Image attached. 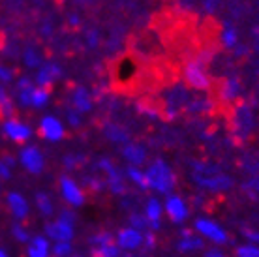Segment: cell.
<instances>
[{"instance_id":"cell-1","label":"cell","mask_w":259,"mask_h":257,"mask_svg":"<svg viewBox=\"0 0 259 257\" xmlns=\"http://www.w3.org/2000/svg\"><path fill=\"white\" fill-rule=\"evenodd\" d=\"M145 175H147L149 190H154V192L163 193V195L171 193V190H173L177 184V177H175V173H173V169L169 167L162 158H156L149 167H147Z\"/></svg>"},{"instance_id":"cell-2","label":"cell","mask_w":259,"mask_h":257,"mask_svg":"<svg viewBox=\"0 0 259 257\" xmlns=\"http://www.w3.org/2000/svg\"><path fill=\"white\" fill-rule=\"evenodd\" d=\"M182 75H184V83H186L188 89L197 90V92H207V90H210L212 79H210V73L207 71V64L199 62L197 58H192V60H188L184 64Z\"/></svg>"},{"instance_id":"cell-3","label":"cell","mask_w":259,"mask_h":257,"mask_svg":"<svg viewBox=\"0 0 259 257\" xmlns=\"http://www.w3.org/2000/svg\"><path fill=\"white\" fill-rule=\"evenodd\" d=\"M255 128V116L250 103H239L233 113V135L237 141H246Z\"/></svg>"},{"instance_id":"cell-4","label":"cell","mask_w":259,"mask_h":257,"mask_svg":"<svg viewBox=\"0 0 259 257\" xmlns=\"http://www.w3.org/2000/svg\"><path fill=\"white\" fill-rule=\"evenodd\" d=\"M0 132L6 137L8 141L17 143V145H25L32 139V128L26 122H23L17 116H8V118H2V124H0Z\"/></svg>"},{"instance_id":"cell-5","label":"cell","mask_w":259,"mask_h":257,"mask_svg":"<svg viewBox=\"0 0 259 257\" xmlns=\"http://www.w3.org/2000/svg\"><path fill=\"white\" fill-rule=\"evenodd\" d=\"M17 163L25 169L26 173L30 175H39L46 169V156L39 150L36 145H23L19 148V154H17Z\"/></svg>"},{"instance_id":"cell-6","label":"cell","mask_w":259,"mask_h":257,"mask_svg":"<svg viewBox=\"0 0 259 257\" xmlns=\"http://www.w3.org/2000/svg\"><path fill=\"white\" fill-rule=\"evenodd\" d=\"M194 229L197 235H201L205 240H210V242L216 246H222V244H227V242H229V235H227V231L220 224H216L214 220L197 218L194 224Z\"/></svg>"},{"instance_id":"cell-7","label":"cell","mask_w":259,"mask_h":257,"mask_svg":"<svg viewBox=\"0 0 259 257\" xmlns=\"http://www.w3.org/2000/svg\"><path fill=\"white\" fill-rule=\"evenodd\" d=\"M190 100L188 87L186 84H173L169 87V90L165 92V116L167 118H177L179 111H182L186 107V103Z\"/></svg>"},{"instance_id":"cell-8","label":"cell","mask_w":259,"mask_h":257,"mask_svg":"<svg viewBox=\"0 0 259 257\" xmlns=\"http://www.w3.org/2000/svg\"><path fill=\"white\" fill-rule=\"evenodd\" d=\"M98 169L107 177V186L115 195H126L128 188H126V182H124L122 173L117 169V165L109 160V158H100L98 160Z\"/></svg>"},{"instance_id":"cell-9","label":"cell","mask_w":259,"mask_h":257,"mask_svg":"<svg viewBox=\"0 0 259 257\" xmlns=\"http://www.w3.org/2000/svg\"><path fill=\"white\" fill-rule=\"evenodd\" d=\"M38 132L41 135V139L47 143H59L64 139L66 135L64 124L60 122V118H57V116L53 115H46L39 120Z\"/></svg>"},{"instance_id":"cell-10","label":"cell","mask_w":259,"mask_h":257,"mask_svg":"<svg viewBox=\"0 0 259 257\" xmlns=\"http://www.w3.org/2000/svg\"><path fill=\"white\" fill-rule=\"evenodd\" d=\"M6 208L8 212L13 216V220H17V222H25L28 218V214H30L28 199L21 192H15V190L6 193Z\"/></svg>"},{"instance_id":"cell-11","label":"cell","mask_w":259,"mask_h":257,"mask_svg":"<svg viewBox=\"0 0 259 257\" xmlns=\"http://www.w3.org/2000/svg\"><path fill=\"white\" fill-rule=\"evenodd\" d=\"M60 195H62V199L71 206H81L84 203V190L79 186L75 180L64 175V177H60Z\"/></svg>"},{"instance_id":"cell-12","label":"cell","mask_w":259,"mask_h":257,"mask_svg":"<svg viewBox=\"0 0 259 257\" xmlns=\"http://www.w3.org/2000/svg\"><path fill=\"white\" fill-rule=\"evenodd\" d=\"M163 212L167 214V218L173 224H182L184 220L188 218L190 208L181 195H171V193H167L165 203H163Z\"/></svg>"},{"instance_id":"cell-13","label":"cell","mask_w":259,"mask_h":257,"mask_svg":"<svg viewBox=\"0 0 259 257\" xmlns=\"http://www.w3.org/2000/svg\"><path fill=\"white\" fill-rule=\"evenodd\" d=\"M115 242H117V246L120 250H126V251L139 250V248H143V231H139V229L130 225V227L120 229L117 233Z\"/></svg>"},{"instance_id":"cell-14","label":"cell","mask_w":259,"mask_h":257,"mask_svg":"<svg viewBox=\"0 0 259 257\" xmlns=\"http://www.w3.org/2000/svg\"><path fill=\"white\" fill-rule=\"evenodd\" d=\"M60 77H62V68H60L57 62L47 60V62H44V64L36 70L34 83L39 84V87H51V84L57 83Z\"/></svg>"},{"instance_id":"cell-15","label":"cell","mask_w":259,"mask_h":257,"mask_svg":"<svg viewBox=\"0 0 259 257\" xmlns=\"http://www.w3.org/2000/svg\"><path fill=\"white\" fill-rule=\"evenodd\" d=\"M195 184L199 188H203L205 192H227V190H231V186H233V179L220 171V173L212 175V177L199 179Z\"/></svg>"},{"instance_id":"cell-16","label":"cell","mask_w":259,"mask_h":257,"mask_svg":"<svg viewBox=\"0 0 259 257\" xmlns=\"http://www.w3.org/2000/svg\"><path fill=\"white\" fill-rule=\"evenodd\" d=\"M71 107H75V109L83 115V113H91L92 111V105H94V98H92V92L87 87L83 84H77L75 89L71 90Z\"/></svg>"},{"instance_id":"cell-17","label":"cell","mask_w":259,"mask_h":257,"mask_svg":"<svg viewBox=\"0 0 259 257\" xmlns=\"http://www.w3.org/2000/svg\"><path fill=\"white\" fill-rule=\"evenodd\" d=\"M46 235L57 242V240H71L75 231H73V224H68V222L59 218L46 225Z\"/></svg>"},{"instance_id":"cell-18","label":"cell","mask_w":259,"mask_h":257,"mask_svg":"<svg viewBox=\"0 0 259 257\" xmlns=\"http://www.w3.org/2000/svg\"><path fill=\"white\" fill-rule=\"evenodd\" d=\"M122 158L128 161L130 165L141 167L143 163L147 161V158H149V152H147V148L143 147V145H139V143L128 141L126 145H122Z\"/></svg>"},{"instance_id":"cell-19","label":"cell","mask_w":259,"mask_h":257,"mask_svg":"<svg viewBox=\"0 0 259 257\" xmlns=\"http://www.w3.org/2000/svg\"><path fill=\"white\" fill-rule=\"evenodd\" d=\"M51 238L47 235H34L26 242V253L28 257H47L51 253Z\"/></svg>"},{"instance_id":"cell-20","label":"cell","mask_w":259,"mask_h":257,"mask_svg":"<svg viewBox=\"0 0 259 257\" xmlns=\"http://www.w3.org/2000/svg\"><path fill=\"white\" fill-rule=\"evenodd\" d=\"M184 109H186V113H188V115H194V116L210 115V113L216 109V103H214L212 98L197 96V98H190Z\"/></svg>"},{"instance_id":"cell-21","label":"cell","mask_w":259,"mask_h":257,"mask_svg":"<svg viewBox=\"0 0 259 257\" xmlns=\"http://www.w3.org/2000/svg\"><path fill=\"white\" fill-rule=\"evenodd\" d=\"M145 216L149 220L150 231H158L162 227V216H163V205L156 197H150L145 205Z\"/></svg>"},{"instance_id":"cell-22","label":"cell","mask_w":259,"mask_h":257,"mask_svg":"<svg viewBox=\"0 0 259 257\" xmlns=\"http://www.w3.org/2000/svg\"><path fill=\"white\" fill-rule=\"evenodd\" d=\"M203 246H205V238L201 237V235L197 237L192 231L184 229L181 233V240L177 244V250L181 251V253H192V251L203 250Z\"/></svg>"},{"instance_id":"cell-23","label":"cell","mask_w":259,"mask_h":257,"mask_svg":"<svg viewBox=\"0 0 259 257\" xmlns=\"http://www.w3.org/2000/svg\"><path fill=\"white\" fill-rule=\"evenodd\" d=\"M21 60H23V66L28 70H38L39 66L44 64V53L38 45L30 44L21 51Z\"/></svg>"},{"instance_id":"cell-24","label":"cell","mask_w":259,"mask_h":257,"mask_svg":"<svg viewBox=\"0 0 259 257\" xmlns=\"http://www.w3.org/2000/svg\"><path fill=\"white\" fill-rule=\"evenodd\" d=\"M220 100L224 103H231L240 96V81L237 77H227L222 81L220 89H218Z\"/></svg>"},{"instance_id":"cell-25","label":"cell","mask_w":259,"mask_h":257,"mask_svg":"<svg viewBox=\"0 0 259 257\" xmlns=\"http://www.w3.org/2000/svg\"><path fill=\"white\" fill-rule=\"evenodd\" d=\"M104 135L111 143H115V145H126V143L132 139V135H130L128 130L117 122L104 124Z\"/></svg>"},{"instance_id":"cell-26","label":"cell","mask_w":259,"mask_h":257,"mask_svg":"<svg viewBox=\"0 0 259 257\" xmlns=\"http://www.w3.org/2000/svg\"><path fill=\"white\" fill-rule=\"evenodd\" d=\"M17 111V103L13 94L8 90L6 84H0V118H8L13 116Z\"/></svg>"},{"instance_id":"cell-27","label":"cell","mask_w":259,"mask_h":257,"mask_svg":"<svg viewBox=\"0 0 259 257\" xmlns=\"http://www.w3.org/2000/svg\"><path fill=\"white\" fill-rule=\"evenodd\" d=\"M190 167H192V179H194L195 182L199 179H207V177H212V175L222 171L218 165L208 163V161H205V160H194L190 163Z\"/></svg>"},{"instance_id":"cell-28","label":"cell","mask_w":259,"mask_h":257,"mask_svg":"<svg viewBox=\"0 0 259 257\" xmlns=\"http://www.w3.org/2000/svg\"><path fill=\"white\" fill-rule=\"evenodd\" d=\"M34 205H36V208H38V212L44 216V218H51L53 216V201L51 197L47 195V193L44 192H38L36 195H34Z\"/></svg>"},{"instance_id":"cell-29","label":"cell","mask_w":259,"mask_h":257,"mask_svg":"<svg viewBox=\"0 0 259 257\" xmlns=\"http://www.w3.org/2000/svg\"><path fill=\"white\" fill-rule=\"evenodd\" d=\"M220 41H222V45H224L226 49H233L235 45L239 44V30H237L231 23H226V25H224V28H222Z\"/></svg>"},{"instance_id":"cell-30","label":"cell","mask_w":259,"mask_h":257,"mask_svg":"<svg viewBox=\"0 0 259 257\" xmlns=\"http://www.w3.org/2000/svg\"><path fill=\"white\" fill-rule=\"evenodd\" d=\"M126 177H128L134 184H136L141 192H149V184H147V175H145V171H141V169L137 167V165H128L126 167Z\"/></svg>"},{"instance_id":"cell-31","label":"cell","mask_w":259,"mask_h":257,"mask_svg":"<svg viewBox=\"0 0 259 257\" xmlns=\"http://www.w3.org/2000/svg\"><path fill=\"white\" fill-rule=\"evenodd\" d=\"M49 100H51V90H49V87H39V84H36L32 94V109H44L47 103H49Z\"/></svg>"},{"instance_id":"cell-32","label":"cell","mask_w":259,"mask_h":257,"mask_svg":"<svg viewBox=\"0 0 259 257\" xmlns=\"http://www.w3.org/2000/svg\"><path fill=\"white\" fill-rule=\"evenodd\" d=\"M136 107L139 111V115L150 116V118H158V115H160V109L154 103V100H139L136 103Z\"/></svg>"},{"instance_id":"cell-33","label":"cell","mask_w":259,"mask_h":257,"mask_svg":"<svg viewBox=\"0 0 259 257\" xmlns=\"http://www.w3.org/2000/svg\"><path fill=\"white\" fill-rule=\"evenodd\" d=\"M15 163H17V160H15L13 156H2V158H0V180H2V182H6V180L12 179Z\"/></svg>"},{"instance_id":"cell-34","label":"cell","mask_w":259,"mask_h":257,"mask_svg":"<svg viewBox=\"0 0 259 257\" xmlns=\"http://www.w3.org/2000/svg\"><path fill=\"white\" fill-rule=\"evenodd\" d=\"M242 190L250 199L257 201L259 199V175H252L250 179L242 184Z\"/></svg>"},{"instance_id":"cell-35","label":"cell","mask_w":259,"mask_h":257,"mask_svg":"<svg viewBox=\"0 0 259 257\" xmlns=\"http://www.w3.org/2000/svg\"><path fill=\"white\" fill-rule=\"evenodd\" d=\"M12 235L19 244H26V242L30 240V237H32V235L28 233V229L23 225V222H17V220H15V224L12 225Z\"/></svg>"},{"instance_id":"cell-36","label":"cell","mask_w":259,"mask_h":257,"mask_svg":"<svg viewBox=\"0 0 259 257\" xmlns=\"http://www.w3.org/2000/svg\"><path fill=\"white\" fill-rule=\"evenodd\" d=\"M240 165H242V169H244L250 177H252V175H259V156L246 154L242 158V161H240Z\"/></svg>"},{"instance_id":"cell-37","label":"cell","mask_w":259,"mask_h":257,"mask_svg":"<svg viewBox=\"0 0 259 257\" xmlns=\"http://www.w3.org/2000/svg\"><path fill=\"white\" fill-rule=\"evenodd\" d=\"M94 253L100 257H118L120 255V248L117 246V242H109V244H104L96 248Z\"/></svg>"},{"instance_id":"cell-38","label":"cell","mask_w":259,"mask_h":257,"mask_svg":"<svg viewBox=\"0 0 259 257\" xmlns=\"http://www.w3.org/2000/svg\"><path fill=\"white\" fill-rule=\"evenodd\" d=\"M100 39H102V34L98 28H87L84 30V44L89 49H96L98 45H100Z\"/></svg>"},{"instance_id":"cell-39","label":"cell","mask_w":259,"mask_h":257,"mask_svg":"<svg viewBox=\"0 0 259 257\" xmlns=\"http://www.w3.org/2000/svg\"><path fill=\"white\" fill-rule=\"evenodd\" d=\"M15 81V70H13L12 66L4 64V62H0V84H13Z\"/></svg>"},{"instance_id":"cell-40","label":"cell","mask_w":259,"mask_h":257,"mask_svg":"<svg viewBox=\"0 0 259 257\" xmlns=\"http://www.w3.org/2000/svg\"><path fill=\"white\" fill-rule=\"evenodd\" d=\"M51 253H55L57 257H64L71 253V240H57L55 246L51 248Z\"/></svg>"},{"instance_id":"cell-41","label":"cell","mask_w":259,"mask_h":257,"mask_svg":"<svg viewBox=\"0 0 259 257\" xmlns=\"http://www.w3.org/2000/svg\"><path fill=\"white\" fill-rule=\"evenodd\" d=\"M130 225L132 227H136V229H139V231H149L150 227H149V220H147V216L145 214H132L130 216Z\"/></svg>"},{"instance_id":"cell-42","label":"cell","mask_w":259,"mask_h":257,"mask_svg":"<svg viewBox=\"0 0 259 257\" xmlns=\"http://www.w3.org/2000/svg\"><path fill=\"white\" fill-rule=\"evenodd\" d=\"M237 255L239 257H259V244L248 242V244L240 246L239 250H237Z\"/></svg>"},{"instance_id":"cell-43","label":"cell","mask_w":259,"mask_h":257,"mask_svg":"<svg viewBox=\"0 0 259 257\" xmlns=\"http://www.w3.org/2000/svg\"><path fill=\"white\" fill-rule=\"evenodd\" d=\"M120 44H122V30H120V28H115V30L111 32L109 39H107V51H117Z\"/></svg>"},{"instance_id":"cell-44","label":"cell","mask_w":259,"mask_h":257,"mask_svg":"<svg viewBox=\"0 0 259 257\" xmlns=\"http://www.w3.org/2000/svg\"><path fill=\"white\" fill-rule=\"evenodd\" d=\"M66 120H68L71 128H79L81 126V113L75 107H70V109L66 111Z\"/></svg>"},{"instance_id":"cell-45","label":"cell","mask_w":259,"mask_h":257,"mask_svg":"<svg viewBox=\"0 0 259 257\" xmlns=\"http://www.w3.org/2000/svg\"><path fill=\"white\" fill-rule=\"evenodd\" d=\"M91 242L94 248H100V246L104 244H109V242H113V235L111 233H98V235H94V237L91 238Z\"/></svg>"},{"instance_id":"cell-46","label":"cell","mask_w":259,"mask_h":257,"mask_svg":"<svg viewBox=\"0 0 259 257\" xmlns=\"http://www.w3.org/2000/svg\"><path fill=\"white\" fill-rule=\"evenodd\" d=\"M222 6V0H201V8H203V12L208 13V15H212L220 10Z\"/></svg>"},{"instance_id":"cell-47","label":"cell","mask_w":259,"mask_h":257,"mask_svg":"<svg viewBox=\"0 0 259 257\" xmlns=\"http://www.w3.org/2000/svg\"><path fill=\"white\" fill-rule=\"evenodd\" d=\"M197 60L199 62H203V64H210L212 62V58H214V49H210V47H205V49H201L199 53H197Z\"/></svg>"},{"instance_id":"cell-48","label":"cell","mask_w":259,"mask_h":257,"mask_svg":"<svg viewBox=\"0 0 259 257\" xmlns=\"http://www.w3.org/2000/svg\"><path fill=\"white\" fill-rule=\"evenodd\" d=\"M79 161H81V158L79 156H73V154H68L62 158V165H64L68 171H73V169L79 165Z\"/></svg>"},{"instance_id":"cell-49","label":"cell","mask_w":259,"mask_h":257,"mask_svg":"<svg viewBox=\"0 0 259 257\" xmlns=\"http://www.w3.org/2000/svg\"><path fill=\"white\" fill-rule=\"evenodd\" d=\"M84 182H87V186L91 188V190H94V192H102V190L107 186V182L96 179V177H94V179H89V177H87V179H84Z\"/></svg>"},{"instance_id":"cell-50","label":"cell","mask_w":259,"mask_h":257,"mask_svg":"<svg viewBox=\"0 0 259 257\" xmlns=\"http://www.w3.org/2000/svg\"><path fill=\"white\" fill-rule=\"evenodd\" d=\"M53 30H55L53 21L51 19H44V23H41V26H39V34H41L46 39H49L53 36Z\"/></svg>"},{"instance_id":"cell-51","label":"cell","mask_w":259,"mask_h":257,"mask_svg":"<svg viewBox=\"0 0 259 257\" xmlns=\"http://www.w3.org/2000/svg\"><path fill=\"white\" fill-rule=\"evenodd\" d=\"M242 235L246 237L248 242H253V244H259V231H255V229H244V231H242Z\"/></svg>"},{"instance_id":"cell-52","label":"cell","mask_w":259,"mask_h":257,"mask_svg":"<svg viewBox=\"0 0 259 257\" xmlns=\"http://www.w3.org/2000/svg\"><path fill=\"white\" fill-rule=\"evenodd\" d=\"M231 51H233V55L237 58H242V57H246V55H248V47H246V45H239V44H237L233 49H231Z\"/></svg>"},{"instance_id":"cell-53","label":"cell","mask_w":259,"mask_h":257,"mask_svg":"<svg viewBox=\"0 0 259 257\" xmlns=\"http://www.w3.org/2000/svg\"><path fill=\"white\" fill-rule=\"evenodd\" d=\"M60 220H64V222H68V224H75V214L71 212V210H68V208H64L62 212H60V216H59Z\"/></svg>"},{"instance_id":"cell-54","label":"cell","mask_w":259,"mask_h":257,"mask_svg":"<svg viewBox=\"0 0 259 257\" xmlns=\"http://www.w3.org/2000/svg\"><path fill=\"white\" fill-rule=\"evenodd\" d=\"M68 25L71 28H79L81 26V17H79V13H70L68 15Z\"/></svg>"},{"instance_id":"cell-55","label":"cell","mask_w":259,"mask_h":257,"mask_svg":"<svg viewBox=\"0 0 259 257\" xmlns=\"http://www.w3.org/2000/svg\"><path fill=\"white\" fill-rule=\"evenodd\" d=\"M205 255H207V257H224V251H220L218 248H212V250L207 251Z\"/></svg>"},{"instance_id":"cell-56","label":"cell","mask_w":259,"mask_h":257,"mask_svg":"<svg viewBox=\"0 0 259 257\" xmlns=\"http://www.w3.org/2000/svg\"><path fill=\"white\" fill-rule=\"evenodd\" d=\"M181 6H184V8H192L194 6V0H181Z\"/></svg>"},{"instance_id":"cell-57","label":"cell","mask_w":259,"mask_h":257,"mask_svg":"<svg viewBox=\"0 0 259 257\" xmlns=\"http://www.w3.org/2000/svg\"><path fill=\"white\" fill-rule=\"evenodd\" d=\"M75 4H81V6H89L91 0H75Z\"/></svg>"},{"instance_id":"cell-58","label":"cell","mask_w":259,"mask_h":257,"mask_svg":"<svg viewBox=\"0 0 259 257\" xmlns=\"http://www.w3.org/2000/svg\"><path fill=\"white\" fill-rule=\"evenodd\" d=\"M0 257H8V251L4 250V248H2V246H0Z\"/></svg>"},{"instance_id":"cell-59","label":"cell","mask_w":259,"mask_h":257,"mask_svg":"<svg viewBox=\"0 0 259 257\" xmlns=\"http://www.w3.org/2000/svg\"><path fill=\"white\" fill-rule=\"evenodd\" d=\"M255 49L259 51V36H257V44H255Z\"/></svg>"},{"instance_id":"cell-60","label":"cell","mask_w":259,"mask_h":257,"mask_svg":"<svg viewBox=\"0 0 259 257\" xmlns=\"http://www.w3.org/2000/svg\"><path fill=\"white\" fill-rule=\"evenodd\" d=\"M0 193H2V180H0Z\"/></svg>"},{"instance_id":"cell-61","label":"cell","mask_w":259,"mask_h":257,"mask_svg":"<svg viewBox=\"0 0 259 257\" xmlns=\"http://www.w3.org/2000/svg\"><path fill=\"white\" fill-rule=\"evenodd\" d=\"M257 73H259V68H257Z\"/></svg>"}]
</instances>
